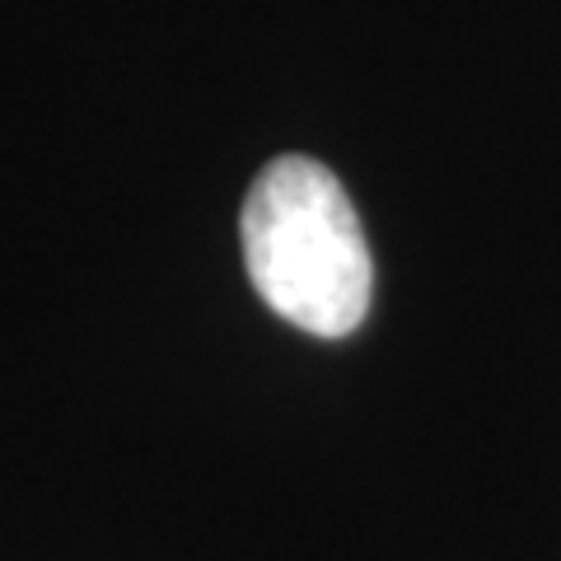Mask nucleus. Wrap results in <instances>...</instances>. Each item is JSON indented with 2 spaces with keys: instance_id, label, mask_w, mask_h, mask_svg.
<instances>
[{
  "instance_id": "nucleus-1",
  "label": "nucleus",
  "mask_w": 561,
  "mask_h": 561,
  "mask_svg": "<svg viewBox=\"0 0 561 561\" xmlns=\"http://www.w3.org/2000/svg\"><path fill=\"white\" fill-rule=\"evenodd\" d=\"M243 267L286 323L313 337H346L365 323L375 262L337 173L309 154H280L243 202Z\"/></svg>"
}]
</instances>
